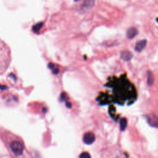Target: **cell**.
<instances>
[{
	"label": "cell",
	"instance_id": "6da1fadb",
	"mask_svg": "<svg viewBox=\"0 0 158 158\" xmlns=\"http://www.w3.org/2000/svg\"><path fill=\"white\" fill-rule=\"evenodd\" d=\"M10 60V49L8 45L0 38V75L7 70Z\"/></svg>",
	"mask_w": 158,
	"mask_h": 158
},
{
	"label": "cell",
	"instance_id": "7a4b0ae2",
	"mask_svg": "<svg viewBox=\"0 0 158 158\" xmlns=\"http://www.w3.org/2000/svg\"><path fill=\"white\" fill-rule=\"evenodd\" d=\"M10 148L16 156H21L23 152V145L19 141H12L10 144Z\"/></svg>",
	"mask_w": 158,
	"mask_h": 158
},
{
	"label": "cell",
	"instance_id": "3957f363",
	"mask_svg": "<svg viewBox=\"0 0 158 158\" xmlns=\"http://www.w3.org/2000/svg\"><path fill=\"white\" fill-rule=\"evenodd\" d=\"M148 123L151 127L158 128V117L154 114H150L146 116Z\"/></svg>",
	"mask_w": 158,
	"mask_h": 158
},
{
	"label": "cell",
	"instance_id": "277c9868",
	"mask_svg": "<svg viewBox=\"0 0 158 158\" xmlns=\"http://www.w3.org/2000/svg\"><path fill=\"white\" fill-rule=\"evenodd\" d=\"M83 142L86 144H91L95 141V136L92 132H87L85 133L83 138Z\"/></svg>",
	"mask_w": 158,
	"mask_h": 158
},
{
	"label": "cell",
	"instance_id": "5b68a950",
	"mask_svg": "<svg viewBox=\"0 0 158 158\" xmlns=\"http://www.w3.org/2000/svg\"><path fill=\"white\" fill-rule=\"evenodd\" d=\"M146 45V40H143L138 41L135 44V49L137 52H141L145 48Z\"/></svg>",
	"mask_w": 158,
	"mask_h": 158
},
{
	"label": "cell",
	"instance_id": "8992f818",
	"mask_svg": "<svg viewBox=\"0 0 158 158\" xmlns=\"http://www.w3.org/2000/svg\"><path fill=\"white\" fill-rule=\"evenodd\" d=\"M121 58L125 61H129L133 57V54L128 51H124L121 52Z\"/></svg>",
	"mask_w": 158,
	"mask_h": 158
},
{
	"label": "cell",
	"instance_id": "52a82bcc",
	"mask_svg": "<svg viewBox=\"0 0 158 158\" xmlns=\"http://www.w3.org/2000/svg\"><path fill=\"white\" fill-rule=\"evenodd\" d=\"M138 34V30L135 27H131L127 31V36L128 38H133Z\"/></svg>",
	"mask_w": 158,
	"mask_h": 158
},
{
	"label": "cell",
	"instance_id": "ba28073f",
	"mask_svg": "<svg viewBox=\"0 0 158 158\" xmlns=\"http://www.w3.org/2000/svg\"><path fill=\"white\" fill-rule=\"evenodd\" d=\"M147 83L149 86H151L153 84L154 81V77L151 71H148L147 72Z\"/></svg>",
	"mask_w": 158,
	"mask_h": 158
},
{
	"label": "cell",
	"instance_id": "9c48e42d",
	"mask_svg": "<svg viewBox=\"0 0 158 158\" xmlns=\"http://www.w3.org/2000/svg\"><path fill=\"white\" fill-rule=\"evenodd\" d=\"M127 125V120L125 118H122L120 120V127L122 131H124Z\"/></svg>",
	"mask_w": 158,
	"mask_h": 158
},
{
	"label": "cell",
	"instance_id": "30bf717a",
	"mask_svg": "<svg viewBox=\"0 0 158 158\" xmlns=\"http://www.w3.org/2000/svg\"><path fill=\"white\" fill-rule=\"evenodd\" d=\"M79 158H91V156L88 152H83L80 154Z\"/></svg>",
	"mask_w": 158,
	"mask_h": 158
}]
</instances>
